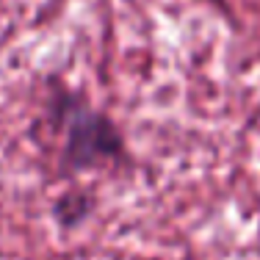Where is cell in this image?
<instances>
[{"instance_id": "6da1fadb", "label": "cell", "mask_w": 260, "mask_h": 260, "mask_svg": "<svg viewBox=\"0 0 260 260\" xmlns=\"http://www.w3.org/2000/svg\"><path fill=\"white\" fill-rule=\"evenodd\" d=\"M47 111L61 133V175L116 169L130 164L127 141L114 116L91 105L83 91L53 86Z\"/></svg>"}, {"instance_id": "7a4b0ae2", "label": "cell", "mask_w": 260, "mask_h": 260, "mask_svg": "<svg viewBox=\"0 0 260 260\" xmlns=\"http://www.w3.org/2000/svg\"><path fill=\"white\" fill-rule=\"evenodd\" d=\"M91 210H94V197L91 194H72V191H64V194H58V200L53 202V219L64 233H72L89 219Z\"/></svg>"}]
</instances>
